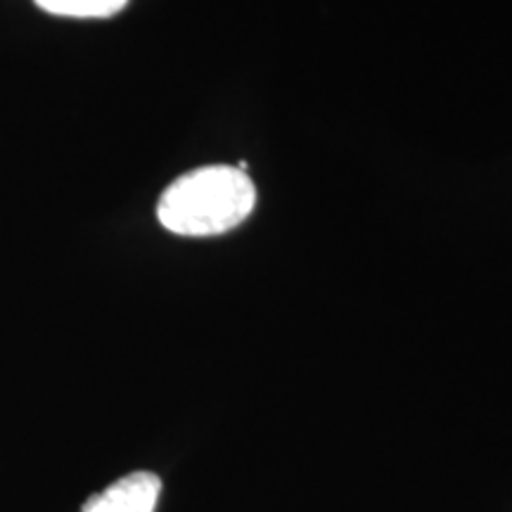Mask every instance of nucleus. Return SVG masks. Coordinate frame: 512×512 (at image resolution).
<instances>
[{
  "mask_svg": "<svg viewBox=\"0 0 512 512\" xmlns=\"http://www.w3.org/2000/svg\"><path fill=\"white\" fill-rule=\"evenodd\" d=\"M256 207V188L240 166H202L176 178L159 197L157 219L166 230L207 238L238 228Z\"/></svg>",
  "mask_w": 512,
  "mask_h": 512,
  "instance_id": "1",
  "label": "nucleus"
},
{
  "mask_svg": "<svg viewBox=\"0 0 512 512\" xmlns=\"http://www.w3.org/2000/svg\"><path fill=\"white\" fill-rule=\"evenodd\" d=\"M162 479L152 472H131L88 498L81 512H155Z\"/></svg>",
  "mask_w": 512,
  "mask_h": 512,
  "instance_id": "2",
  "label": "nucleus"
},
{
  "mask_svg": "<svg viewBox=\"0 0 512 512\" xmlns=\"http://www.w3.org/2000/svg\"><path fill=\"white\" fill-rule=\"evenodd\" d=\"M41 10L60 17L100 19L112 17L126 8L128 0H34Z\"/></svg>",
  "mask_w": 512,
  "mask_h": 512,
  "instance_id": "3",
  "label": "nucleus"
}]
</instances>
